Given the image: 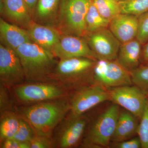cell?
I'll return each mask as SVG.
<instances>
[{
	"mask_svg": "<svg viewBox=\"0 0 148 148\" xmlns=\"http://www.w3.org/2000/svg\"><path fill=\"white\" fill-rule=\"evenodd\" d=\"M33 15L38 0H24Z\"/></svg>",
	"mask_w": 148,
	"mask_h": 148,
	"instance_id": "obj_33",
	"label": "cell"
},
{
	"mask_svg": "<svg viewBox=\"0 0 148 148\" xmlns=\"http://www.w3.org/2000/svg\"><path fill=\"white\" fill-rule=\"evenodd\" d=\"M137 135L141 141L142 148H148V98L140 120Z\"/></svg>",
	"mask_w": 148,
	"mask_h": 148,
	"instance_id": "obj_26",
	"label": "cell"
},
{
	"mask_svg": "<svg viewBox=\"0 0 148 148\" xmlns=\"http://www.w3.org/2000/svg\"><path fill=\"white\" fill-rule=\"evenodd\" d=\"M98 12L104 18L110 21L121 13L119 1L116 0H92Z\"/></svg>",
	"mask_w": 148,
	"mask_h": 148,
	"instance_id": "obj_23",
	"label": "cell"
},
{
	"mask_svg": "<svg viewBox=\"0 0 148 148\" xmlns=\"http://www.w3.org/2000/svg\"><path fill=\"white\" fill-rule=\"evenodd\" d=\"M3 112L0 123V139L2 143L13 138L20 123V118L14 113L10 111H4Z\"/></svg>",
	"mask_w": 148,
	"mask_h": 148,
	"instance_id": "obj_21",
	"label": "cell"
},
{
	"mask_svg": "<svg viewBox=\"0 0 148 148\" xmlns=\"http://www.w3.org/2000/svg\"><path fill=\"white\" fill-rule=\"evenodd\" d=\"M14 92L18 100L24 103L55 100L66 95L61 86L46 82L20 85L15 88Z\"/></svg>",
	"mask_w": 148,
	"mask_h": 148,
	"instance_id": "obj_9",
	"label": "cell"
},
{
	"mask_svg": "<svg viewBox=\"0 0 148 148\" xmlns=\"http://www.w3.org/2000/svg\"><path fill=\"white\" fill-rule=\"evenodd\" d=\"M121 13L139 17L148 11V0H119Z\"/></svg>",
	"mask_w": 148,
	"mask_h": 148,
	"instance_id": "obj_24",
	"label": "cell"
},
{
	"mask_svg": "<svg viewBox=\"0 0 148 148\" xmlns=\"http://www.w3.org/2000/svg\"><path fill=\"white\" fill-rule=\"evenodd\" d=\"M94 83L106 88L131 85L130 72L120 64L117 59H98L92 71Z\"/></svg>",
	"mask_w": 148,
	"mask_h": 148,
	"instance_id": "obj_6",
	"label": "cell"
},
{
	"mask_svg": "<svg viewBox=\"0 0 148 148\" xmlns=\"http://www.w3.org/2000/svg\"><path fill=\"white\" fill-rule=\"evenodd\" d=\"M0 79L3 84H16L25 79L24 69L15 51L0 44Z\"/></svg>",
	"mask_w": 148,
	"mask_h": 148,
	"instance_id": "obj_11",
	"label": "cell"
},
{
	"mask_svg": "<svg viewBox=\"0 0 148 148\" xmlns=\"http://www.w3.org/2000/svg\"><path fill=\"white\" fill-rule=\"evenodd\" d=\"M138 120L136 116L128 111L125 110H120L112 142L119 143L129 140L137 135Z\"/></svg>",
	"mask_w": 148,
	"mask_h": 148,
	"instance_id": "obj_19",
	"label": "cell"
},
{
	"mask_svg": "<svg viewBox=\"0 0 148 148\" xmlns=\"http://www.w3.org/2000/svg\"><path fill=\"white\" fill-rule=\"evenodd\" d=\"M139 27L138 16L121 13L111 20L108 28L121 43L136 38Z\"/></svg>",
	"mask_w": 148,
	"mask_h": 148,
	"instance_id": "obj_13",
	"label": "cell"
},
{
	"mask_svg": "<svg viewBox=\"0 0 148 148\" xmlns=\"http://www.w3.org/2000/svg\"><path fill=\"white\" fill-rule=\"evenodd\" d=\"M110 147L113 148H142L141 141L138 136L135 138L119 142L111 143Z\"/></svg>",
	"mask_w": 148,
	"mask_h": 148,
	"instance_id": "obj_30",
	"label": "cell"
},
{
	"mask_svg": "<svg viewBox=\"0 0 148 148\" xmlns=\"http://www.w3.org/2000/svg\"><path fill=\"white\" fill-rule=\"evenodd\" d=\"M120 110L119 106L113 103L98 116L88 130L84 147H110Z\"/></svg>",
	"mask_w": 148,
	"mask_h": 148,
	"instance_id": "obj_5",
	"label": "cell"
},
{
	"mask_svg": "<svg viewBox=\"0 0 148 148\" xmlns=\"http://www.w3.org/2000/svg\"><path fill=\"white\" fill-rule=\"evenodd\" d=\"M1 12L18 27L27 29L33 21L32 14L24 0H1Z\"/></svg>",
	"mask_w": 148,
	"mask_h": 148,
	"instance_id": "obj_14",
	"label": "cell"
},
{
	"mask_svg": "<svg viewBox=\"0 0 148 148\" xmlns=\"http://www.w3.org/2000/svg\"><path fill=\"white\" fill-rule=\"evenodd\" d=\"M27 29L32 42L52 52L61 36V33L56 28L34 21Z\"/></svg>",
	"mask_w": 148,
	"mask_h": 148,
	"instance_id": "obj_15",
	"label": "cell"
},
{
	"mask_svg": "<svg viewBox=\"0 0 148 148\" xmlns=\"http://www.w3.org/2000/svg\"><path fill=\"white\" fill-rule=\"evenodd\" d=\"M70 102L58 100L41 102L23 108L20 112L36 135L50 137L53 129L70 112Z\"/></svg>",
	"mask_w": 148,
	"mask_h": 148,
	"instance_id": "obj_1",
	"label": "cell"
},
{
	"mask_svg": "<svg viewBox=\"0 0 148 148\" xmlns=\"http://www.w3.org/2000/svg\"><path fill=\"white\" fill-rule=\"evenodd\" d=\"M98 59H116L121 43L108 28L88 34L84 37Z\"/></svg>",
	"mask_w": 148,
	"mask_h": 148,
	"instance_id": "obj_10",
	"label": "cell"
},
{
	"mask_svg": "<svg viewBox=\"0 0 148 148\" xmlns=\"http://www.w3.org/2000/svg\"><path fill=\"white\" fill-rule=\"evenodd\" d=\"M116 1H119V0H116Z\"/></svg>",
	"mask_w": 148,
	"mask_h": 148,
	"instance_id": "obj_34",
	"label": "cell"
},
{
	"mask_svg": "<svg viewBox=\"0 0 148 148\" xmlns=\"http://www.w3.org/2000/svg\"><path fill=\"white\" fill-rule=\"evenodd\" d=\"M88 119L84 115L69 118L59 137L58 145L61 148L72 147L79 142L88 123Z\"/></svg>",
	"mask_w": 148,
	"mask_h": 148,
	"instance_id": "obj_17",
	"label": "cell"
},
{
	"mask_svg": "<svg viewBox=\"0 0 148 148\" xmlns=\"http://www.w3.org/2000/svg\"><path fill=\"white\" fill-rule=\"evenodd\" d=\"M130 73L132 84L148 96V65H140Z\"/></svg>",
	"mask_w": 148,
	"mask_h": 148,
	"instance_id": "obj_25",
	"label": "cell"
},
{
	"mask_svg": "<svg viewBox=\"0 0 148 148\" xmlns=\"http://www.w3.org/2000/svg\"><path fill=\"white\" fill-rule=\"evenodd\" d=\"M97 61L83 57L60 59L51 78L74 87H81L91 82L94 83L92 71Z\"/></svg>",
	"mask_w": 148,
	"mask_h": 148,
	"instance_id": "obj_4",
	"label": "cell"
},
{
	"mask_svg": "<svg viewBox=\"0 0 148 148\" xmlns=\"http://www.w3.org/2000/svg\"><path fill=\"white\" fill-rule=\"evenodd\" d=\"M52 53L60 59L83 57L98 60L85 39L71 35H62Z\"/></svg>",
	"mask_w": 148,
	"mask_h": 148,
	"instance_id": "obj_12",
	"label": "cell"
},
{
	"mask_svg": "<svg viewBox=\"0 0 148 148\" xmlns=\"http://www.w3.org/2000/svg\"><path fill=\"white\" fill-rule=\"evenodd\" d=\"M61 0H38L33 15L35 22L53 27L55 24Z\"/></svg>",
	"mask_w": 148,
	"mask_h": 148,
	"instance_id": "obj_20",
	"label": "cell"
},
{
	"mask_svg": "<svg viewBox=\"0 0 148 148\" xmlns=\"http://www.w3.org/2000/svg\"><path fill=\"white\" fill-rule=\"evenodd\" d=\"M92 0H61L55 25L62 35L84 38L85 20Z\"/></svg>",
	"mask_w": 148,
	"mask_h": 148,
	"instance_id": "obj_3",
	"label": "cell"
},
{
	"mask_svg": "<svg viewBox=\"0 0 148 148\" xmlns=\"http://www.w3.org/2000/svg\"><path fill=\"white\" fill-rule=\"evenodd\" d=\"M30 148L53 147V143L50 137L36 135L29 143Z\"/></svg>",
	"mask_w": 148,
	"mask_h": 148,
	"instance_id": "obj_29",
	"label": "cell"
},
{
	"mask_svg": "<svg viewBox=\"0 0 148 148\" xmlns=\"http://www.w3.org/2000/svg\"><path fill=\"white\" fill-rule=\"evenodd\" d=\"M110 22L100 14L92 2L85 20L86 35L100 29L108 28Z\"/></svg>",
	"mask_w": 148,
	"mask_h": 148,
	"instance_id": "obj_22",
	"label": "cell"
},
{
	"mask_svg": "<svg viewBox=\"0 0 148 148\" xmlns=\"http://www.w3.org/2000/svg\"><path fill=\"white\" fill-rule=\"evenodd\" d=\"M139 27L137 38L143 45L148 41V11L138 17Z\"/></svg>",
	"mask_w": 148,
	"mask_h": 148,
	"instance_id": "obj_28",
	"label": "cell"
},
{
	"mask_svg": "<svg viewBox=\"0 0 148 148\" xmlns=\"http://www.w3.org/2000/svg\"><path fill=\"white\" fill-rule=\"evenodd\" d=\"M142 47L143 45L137 38L121 43L117 60L130 73L141 65Z\"/></svg>",
	"mask_w": 148,
	"mask_h": 148,
	"instance_id": "obj_18",
	"label": "cell"
},
{
	"mask_svg": "<svg viewBox=\"0 0 148 148\" xmlns=\"http://www.w3.org/2000/svg\"><path fill=\"white\" fill-rule=\"evenodd\" d=\"M106 89L110 95V101L133 114L140 121L148 96L134 85Z\"/></svg>",
	"mask_w": 148,
	"mask_h": 148,
	"instance_id": "obj_8",
	"label": "cell"
},
{
	"mask_svg": "<svg viewBox=\"0 0 148 148\" xmlns=\"http://www.w3.org/2000/svg\"><path fill=\"white\" fill-rule=\"evenodd\" d=\"M1 44L16 51L23 44L32 42L27 30L0 18Z\"/></svg>",
	"mask_w": 148,
	"mask_h": 148,
	"instance_id": "obj_16",
	"label": "cell"
},
{
	"mask_svg": "<svg viewBox=\"0 0 148 148\" xmlns=\"http://www.w3.org/2000/svg\"><path fill=\"white\" fill-rule=\"evenodd\" d=\"M5 1V0H3V1Z\"/></svg>",
	"mask_w": 148,
	"mask_h": 148,
	"instance_id": "obj_35",
	"label": "cell"
},
{
	"mask_svg": "<svg viewBox=\"0 0 148 148\" xmlns=\"http://www.w3.org/2000/svg\"><path fill=\"white\" fill-rule=\"evenodd\" d=\"M141 65H148V41L143 45L141 53Z\"/></svg>",
	"mask_w": 148,
	"mask_h": 148,
	"instance_id": "obj_32",
	"label": "cell"
},
{
	"mask_svg": "<svg viewBox=\"0 0 148 148\" xmlns=\"http://www.w3.org/2000/svg\"><path fill=\"white\" fill-rule=\"evenodd\" d=\"M15 51L20 58L27 81L45 82L50 79L57 64L52 52L33 42L23 44Z\"/></svg>",
	"mask_w": 148,
	"mask_h": 148,
	"instance_id": "obj_2",
	"label": "cell"
},
{
	"mask_svg": "<svg viewBox=\"0 0 148 148\" xmlns=\"http://www.w3.org/2000/svg\"><path fill=\"white\" fill-rule=\"evenodd\" d=\"M108 101L110 98L108 90L99 85L93 83L80 87L70 102L69 118L82 115L95 106Z\"/></svg>",
	"mask_w": 148,
	"mask_h": 148,
	"instance_id": "obj_7",
	"label": "cell"
},
{
	"mask_svg": "<svg viewBox=\"0 0 148 148\" xmlns=\"http://www.w3.org/2000/svg\"><path fill=\"white\" fill-rule=\"evenodd\" d=\"M36 133L32 126L24 119L20 118L19 127L12 139L21 143H29Z\"/></svg>",
	"mask_w": 148,
	"mask_h": 148,
	"instance_id": "obj_27",
	"label": "cell"
},
{
	"mask_svg": "<svg viewBox=\"0 0 148 148\" xmlns=\"http://www.w3.org/2000/svg\"><path fill=\"white\" fill-rule=\"evenodd\" d=\"M1 147L2 148H30L29 143H21L12 138L4 141Z\"/></svg>",
	"mask_w": 148,
	"mask_h": 148,
	"instance_id": "obj_31",
	"label": "cell"
}]
</instances>
